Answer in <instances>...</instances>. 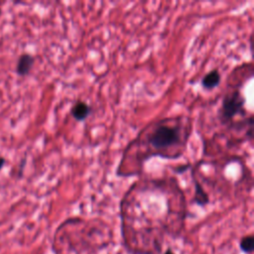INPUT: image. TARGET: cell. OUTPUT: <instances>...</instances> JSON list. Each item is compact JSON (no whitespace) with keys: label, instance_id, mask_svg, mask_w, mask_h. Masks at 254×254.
<instances>
[{"label":"cell","instance_id":"6da1fadb","mask_svg":"<svg viewBox=\"0 0 254 254\" xmlns=\"http://www.w3.org/2000/svg\"><path fill=\"white\" fill-rule=\"evenodd\" d=\"M119 216L128 254H161L166 240L180 238L185 230V192L174 177L139 180L124 193Z\"/></svg>","mask_w":254,"mask_h":254},{"label":"cell","instance_id":"7a4b0ae2","mask_svg":"<svg viewBox=\"0 0 254 254\" xmlns=\"http://www.w3.org/2000/svg\"><path fill=\"white\" fill-rule=\"evenodd\" d=\"M191 130V119L186 115L150 122L126 146L116 175L139 176L144 164L153 157L170 160L181 158L187 150Z\"/></svg>","mask_w":254,"mask_h":254},{"label":"cell","instance_id":"3957f363","mask_svg":"<svg viewBox=\"0 0 254 254\" xmlns=\"http://www.w3.org/2000/svg\"><path fill=\"white\" fill-rule=\"evenodd\" d=\"M36 58L30 53H22L16 62L15 73L20 77L29 75L34 67Z\"/></svg>","mask_w":254,"mask_h":254},{"label":"cell","instance_id":"277c9868","mask_svg":"<svg viewBox=\"0 0 254 254\" xmlns=\"http://www.w3.org/2000/svg\"><path fill=\"white\" fill-rule=\"evenodd\" d=\"M69 112L75 121L82 122L90 116L92 113V107L83 100H77L73 103Z\"/></svg>","mask_w":254,"mask_h":254},{"label":"cell","instance_id":"5b68a950","mask_svg":"<svg viewBox=\"0 0 254 254\" xmlns=\"http://www.w3.org/2000/svg\"><path fill=\"white\" fill-rule=\"evenodd\" d=\"M221 82V74L217 68H213L209 70L207 73H205L201 80L200 84L201 86L206 90H212L216 88Z\"/></svg>","mask_w":254,"mask_h":254},{"label":"cell","instance_id":"8992f818","mask_svg":"<svg viewBox=\"0 0 254 254\" xmlns=\"http://www.w3.org/2000/svg\"><path fill=\"white\" fill-rule=\"evenodd\" d=\"M239 249L245 254H251L254 250V236L244 235L239 240Z\"/></svg>","mask_w":254,"mask_h":254},{"label":"cell","instance_id":"52a82bcc","mask_svg":"<svg viewBox=\"0 0 254 254\" xmlns=\"http://www.w3.org/2000/svg\"><path fill=\"white\" fill-rule=\"evenodd\" d=\"M5 164H6V159L4 157L0 156V172L3 169V167L5 166Z\"/></svg>","mask_w":254,"mask_h":254},{"label":"cell","instance_id":"ba28073f","mask_svg":"<svg viewBox=\"0 0 254 254\" xmlns=\"http://www.w3.org/2000/svg\"><path fill=\"white\" fill-rule=\"evenodd\" d=\"M163 254H175V252L172 250V248L171 247H168L165 251H164V253Z\"/></svg>","mask_w":254,"mask_h":254}]
</instances>
